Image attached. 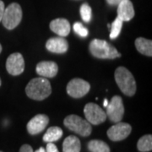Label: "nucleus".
Instances as JSON below:
<instances>
[{
  "label": "nucleus",
  "mask_w": 152,
  "mask_h": 152,
  "mask_svg": "<svg viewBox=\"0 0 152 152\" xmlns=\"http://www.w3.org/2000/svg\"><path fill=\"white\" fill-rule=\"evenodd\" d=\"M87 148L91 152H110L108 145L99 140H92L88 142Z\"/></svg>",
  "instance_id": "nucleus-19"
},
{
  "label": "nucleus",
  "mask_w": 152,
  "mask_h": 152,
  "mask_svg": "<svg viewBox=\"0 0 152 152\" xmlns=\"http://www.w3.org/2000/svg\"><path fill=\"white\" fill-rule=\"evenodd\" d=\"M35 152H47V151H46V149H44L43 147H41V148H39V149L37 150Z\"/></svg>",
  "instance_id": "nucleus-28"
},
{
  "label": "nucleus",
  "mask_w": 152,
  "mask_h": 152,
  "mask_svg": "<svg viewBox=\"0 0 152 152\" xmlns=\"http://www.w3.org/2000/svg\"><path fill=\"white\" fill-rule=\"evenodd\" d=\"M107 105H108V101H107V99H105L103 102V106L105 107H106Z\"/></svg>",
  "instance_id": "nucleus-29"
},
{
  "label": "nucleus",
  "mask_w": 152,
  "mask_h": 152,
  "mask_svg": "<svg viewBox=\"0 0 152 152\" xmlns=\"http://www.w3.org/2000/svg\"><path fill=\"white\" fill-rule=\"evenodd\" d=\"M132 128L129 124L118 122L109 129L107 134L112 141H121L130 134Z\"/></svg>",
  "instance_id": "nucleus-9"
},
{
  "label": "nucleus",
  "mask_w": 152,
  "mask_h": 152,
  "mask_svg": "<svg viewBox=\"0 0 152 152\" xmlns=\"http://www.w3.org/2000/svg\"><path fill=\"white\" fill-rule=\"evenodd\" d=\"M49 26L52 31L62 37H67L70 33V24L68 20L64 18H58L52 20Z\"/></svg>",
  "instance_id": "nucleus-14"
},
{
  "label": "nucleus",
  "mask_w": 152,
  "mask_h": 152,
  "mask_svg": "<svg viewBox=\"0 0 152 152\" xmlns=\"http://www.w3.org/2000/svg\"><path fill=\"white\" fill-rule=\"evenodd\" d=\"M91 86L86 80L75 78L68 83L66 91L69 96L73 98H81L90 91Z\"/></svg>",
  "instance_id": "nucleus-8"
},
{
  "label": "nucleus",
  "mask_w": 152,
  "mask_h": 152,
  "mask_svg": "<svg viewBox=\"0 0 152 152\" xmlns=\"http://www.w3.org/2000/svg\"><path fill=\"white\" fill-rule=\"evenodd\" d=\"M22 20V10L17 3H12L5 8L1 22L8 30H13L19 26Z\"/></svg>",
  "instance_id": "nucleus-5"
},
{
  "label": "nucleus",
  "mask_w": 152,
  "mask_h": 152,
  "mask_svg": "<svg viewBox=\"0 0 152 152\" xmlns=\"http://www.w3.org/2000/svg\"><path fill=\"white\" fill-rule=\"evenodd\" d=\"M123 23L124 21L120 20L118 17H117L113 22L111 25V32H110V39L114 40L119 36L121 30L123 27Z\"/></svg>",
  "instance_id": "nucleus-21"
},
{
  "label": "nucleus",
  "mask_w": 152,
  "mask_h": 152,
  "mask_svg": "<svg viewBox=\"0 0 152 152\" xmlns=\"http://www.w3.org/2000/svg\"><path fill=\"white\" fill-rule=\"evenodd\" d=\"M4 10H5L4 3L2 0H0V22L2 20V18H3V15H4Z\"/></svg>",
  "instance_id": "nucleus-26"
},
{
  "label": "nucleus",
  "mask_w": 152,
  "mask_h": 152,
  "mask_svg": "<svg viewBox=\"0 0 152 152\" xmlns=\"http://www.w3.org/2000/svg\"><path fill=\"white\" fill-rule=\"evenodd\" d=\"M89 51L93 57L101 59H114L122 56L112 44L100 39H94L90 42Z\"/></svg>",
  "instance_id": "nucleus-2"
},
{
  "label": "nucleus",
  "mask_w": 152,
  "mask_h": 152,
  "mask_svg": "<svg viewBox=\"0 0 152 152\" xmlns=\"http://www.w3.org/2000/svg\"><path fill=\"white\" fill-rule=\"evenodd\" d=\"M136 49L141 54L148 57L152 56V41L144 37L137 38L134 42Z\"/></svg>",
  "instance_id": "nucleus-17"
},
{
  "label": "nucleus",
  "mask_w": 152,
  "mask_h": 152,
  "mask_svg": "<svg viewBox=\"0 0 152 152\" xmlns=\"http://www.w3.org/2000/svg\"><path fill=\"white\" fill-rule=\"evenodd\" d=\"M81 145L80 140L75 135H69L63 143V152H80Z\"/></svg>",
  "instance_id": "nucleus-16"
},
{
  "label": "nucleus",
  "mask_w": 152,
  "mask_h": 152,
  "mask_svg": "<svg viewBox=\"0 0 152 152\" xmlns=\"http://www.w3.org/2000/svg\"><path fill=\"white\" fill-rule=\"evenodd\" d=\"M0 152H3V151H0Z\"/></svg>",
  "instance_id": "nucleus-32"
},
{
  "label": "nucleus",
  "mask_w": 152,
  "mask_h": 152,
  "mask_svg": "<svg viewBox=\"0 0 152 152\" xmlns=\"http://www.w3.org/2000/svg\"><path fill=\"white\" fill-rule=\"evenodd\" d=\"M124 0H107V3L111 6H118Z\"/></svg>",
  "instance_id": "nucleus-27"
},
{
  "label": "nucleus",
  "mask_w": 152,
  "mask_h": 152,
  "mask_svg": "<svg viewBox=\"0 0 152 152\" xmlns=\"http://www.w3.org/2000/svg\"><path fill=\"white\" fill-rule=\"evenodd\" d=\"M118 17L123 21H129L134 16V5L130 0H124L118 5Z\"/></svg>",
  "instance_id": "nucleus-15"
},
{
  "label": "nucleus",
  "mask_w": 152,
  "mask_h": 152,
  "mask_svg": "<svg viewBox=\"0 0 152 152\" xmlns=\"http://www.w3.org/2000/svg\"><path fill=\"white\" fill-rule=\"evenodd\" d=\"M63 136V130L59 127H50L43 135V141L46 143H53L58 140Z\"/></svg>",
  "instance_id": "nucleus-18"
},
{
  "label": "nucleus",
  "mask_w": 152,
  "mask_h": 152,
  "mask_svg": "<svg viewBox=\"0 0 152 152\" xmlns=\"http://www.w3.org/2000/svg\"><path fill=\"white\" fill-rule=\"evenodd\" d=\"M49 123L48 117L45 114H38L33 117L26 125L28 133L31 135L38 134L46 129Z\"/></svg>",
  "instance_id": "nucleus-11"
},
{
  "label": "nucleus",
  "mask_w": 152,
  "mask_h": 152,
  "mask_svg": "<svg viewBox=\"0 0 152 152\" xmlns=\"http://www.w3.org/2000/svg\"><path fill=\"white\" fill-rule=\"evenodd\" d=\"M64 124L69 130L83 137L89 136L92 131L91 125L87 120L83 119L82 118L75 114L67 116L64 120Z\"/></svg>",
  "instance_id": "nucleus-4"
},
{
  "label": "nucleus",
  "mask_w": 152,
  "mask_h": 152,
  "mask_svg": "<svg viewBox=\"0 0 152 152\" xmlns=\"http://www.w3.org/2000/svg\"><path fill=\"white\" fill-rule=\"evenodd\" d=\"M137 148L140 152H149L152 150V135L142 136L137 143Z\"/></svg>",
  "instance_id": "nucleus-20"
},
{
  "label": "nucleus",
  "mask_w": 152,
  "mask_h": 152,
  "mask_svg": "<svg viewBox=\"0 0 152 152\" xmlns=\"http://www.w3.org/2000/svg\"><path fill=\"white\" fill-rule=\"evenodd\" d=\"M26 93L28 97L35 101H42L52 93V86L47 78H34L27 84Z\"/></svg>",
  "instance_id": "nucleus-1"
},
{
  "label": "nucleus",
  "mask_w": 152,
  "mask_h": 152,
  "mask_svg": "<svg viewBox=\"0 0 152 152\" xmlns=\"http://www.w3.org/2000/svg\"><path fill=\"white\" fill-rule=\"evenodd\" d=\"M36 70L39 75L43 78H53L58 72V64L52 61H42L38 63Z\"/></svg>",
  "instance_id": "nucleus-12"
},
{
  "label": "nucleus",
  "mask_w": 152,
  "mask_h": 152,
  "mask_svg": "<svg viewBox=\"0 0 152 152\" xmlns=\"http://www.w3.org/2000/svg\"><path fill=\"white\" fill-rule=\"evenodd\" d=\"M84 113L87 121L93 125L102 124L107 118L106 112L101 108L97 104L93 102H89L85 106Z\"/></svg>",
  "instance_id": "nucleus-7"
},
{
  "label": "nucleus",
  "mask_w": 152,
  "mask_h": 152,
  "mask_svg": "<svg viewBox=\"0 0 152 152\" xmlns=\"http://www.w3.org/2000/svg\"><path fill=\"white\" fill-rule=\"evenodd\" d=\"M106 114L110 121L113 123L120 122L124 114V107L123 103V99L119 96H114L106 107Z\"/></svg>",
  "instance_id": "nucleus-6"
},
{
  "label": "nucleus",
  "mask_w": 152,
  "mask_h": 152,
  "mask_svg": "<svg viewBox=\"0 0 152 152\" xmlns=\"http://www.w3.org/2000/svg\"><path fill=\"white\" fill-rule=\"evenodd\" d=\"M1 52H2V46H1V44H0V53H1Z\"/></svg>",
  "instance_id": "nucleus-30"
},
{
  "label": "nucleus",
  "mask_w": 152,
  "mask_h": 152,
  "mask_svg": "<svg viewBox=\"0 0 152 152\" xmlns=\"http://www.w3.org/2000/svg\"><path fill=\"white\" fill-rule=\"evenodd\" d=\"M46 48L49 52L62 54L65 53L69 49V43L65 39L62 37H52L48 39L46 42Z\"/></svg>",
  "instance_id": "nucleus-13"
},
{
  "label": "nucleus",
  "mask_w": 152,
  "mask_h": 152,
  "mask_svg": "<svg viewBox=\"0 0 152 152\" xmlns=\"http://www.w3.org/2000/svg\"><path fill=\"white\" fill-rule=\"evenodd\" d=\"M46 151L47 152H59L57 146L55 145L53 143H48L47 148H46Z\"/></svg>",
  "instance_id": "nucleus-24"
},
{
  "label": "nucleus",
  "mask_w": 152,
  "mask_h": 152,
  "mask_svg": "<svg viewBox=\"0 0 152 152\" xmlns=\"http://www.w3.org/2000/svg\"><path fill=\"white\" fill-rule=\"evenodd\" d=\"M114 78L120 91L128 96L136 92V81L130 71L125 67H118L114 73Z\"/></svg>",
  "instance_id": "nucleus-3"
},
{
  "label": "nucleus",
  "mask_w": 152,
  "mask_h": 152,
  "mask_svg": "<svg viewBox=\"0 0 152 152\" xmlns=\"http://www.w3.org/2000/svg\"><path fill=\"white\" fill-rule=\"evenodd\" d=\"M80 15H81L83 21L89 23V22L91 20V18H92V10H91V6L89 5L87 3H85V4H83L80 6Z\"/></svg>",
  "instance_id": "nucleus-22"
},
{
  "label": "nucleus",
  "mask_w": 152,
  "mask_h": 152,
  "mask_svg": "<svg viewBox=\"0 0 152 152\" xmlns=\"http://www.w3.org/2000/svg\"><path fill=\"white\" fill-rule=\"evenodd\" d=\"M74 31L78 36H80L81 37H86L89 34V31L83 26V24H81L80 22H75L74 24Z\"/></svg>",
  "instance_id": "nucleus-23"
},
{
  "label": "nucleus",
  "mask_w": 152,
  "mask_h": 152,
  "mask_svg": "<svg viewBox=\"0 0 152 152\" xmlns=\"http://www.w3.org/2000/svg\"><path fill=\"white\" fill-rule=\"evenodd\" d=\"M0 86H1V79H0Z\"/></svg>",
  "instance_id": "nucleus-31"
},
{
  "label": "nucleus",
  "mask_w": 152,
  "mask_h": 152,
  "mask_svg": "<svg viewBox=\"0 0 152 152\" xmlns=\"http://www.w3.org/2000/svg\"><path fill=\"white\" fill-rule=\"evenodd\" d=\"M20 152H34L32 147L30 145H23L20 149Z\"/></svg>",
  "instance_id": "nucleus-25"
},
{
  "label": "nucleus",
  "mask_w": 152,
  "mask_h": 152,
  "mask_svg": "<svg viewBox=\"0 0 152 152\" xmlns=\"http://www.w3.org/2000/svg\"><path fill=\"white\" fill-rule=\"evenodd\" d=\"M6 69L11 75H20L25 70V60L20 53H15L9 56L6 61Z\"/></svg>",
  "instance_id": "nucleus-10"
}]
</instances>
